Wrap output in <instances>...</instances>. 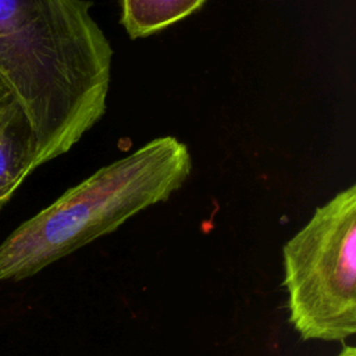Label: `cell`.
<instances>
[{
  "label": "cell",
  "mask_w": 356,
  "mask_h": 356,
  "mask_svg": "<svg viewBox=\"0 0 356 356\" xmlns=\"http://www.w3.org/2000/svg\"><path fill=\"white\" fill-rule=\"evenodd\" d=\"M289 321L302 339L356 332V186L338 192L284 245Z\"/></svg>",
  "instance_id": "3957f363"
},
{
  "label": "cell",
  "mask_w": 356,
  "mask_h": 356,
  "mask_svg": "<svg viewBox=\"0 0 356 356\" xmlns=\"http://www.w3.org/2000/svg\"><path fill=\"white\" fill-rule=\"evenodd\" d=\"M206 0H121V24L132 39L146 38L189 17Z\"/></svg>",
  "instance_id": "5b68a950"
},
{
  "label": "cell",
  "mask_w": 356,
  "mask_h": 356,
  "mask_svg": "<svg viewBox=\"0 0 356 356\" xmlns=\"http://www.w3.org/2000/svg\"><path fill=\"white\" fill-rule=\"evenodd\" d=\"M337 356H356V349L355 346H343Z\"/></svg>",
  "instance_id": "8992f818"
},
{
  "label": "cell",
  "mask_w": 356,
  "mask_h": 356,
  "mask_svg": "<svg viewBox=\"0 0 356 356\" xmlns=\"http://www.w3.org/2000/svg\"><path fill=\"white\" fill-rule=\"evenodd\" d=\"M111 60L88 0H0V82L29 120L39 165L104 115Z\"/></svg>",
  "instance_id": "6da1fadb"
},
{
  "label": "cell",
  "mask_w": 356,
  "mask_h": 356,
  "mask_svg": "<svg viewBox=\"0 0 356 356\" xmlns=\"http://www.w3.org/2000/svg\"><path fill=\"white\" fill-rule=\"evenodd\" d=\"M36 167V139L29 120L0 82V209Z\"/></svg>",
  "instance_id": "277c9868"
},
{
  "label": "cell",
  "mask_w": 356,
  "mask_h": 356,
  "mask_svg": "<svg viewBox=\"0 0 356 356\" xmlns=\"http://www.w3.org/2000/svg\"><path fill=\"white\" fill-rule=\"evenodd\" d=\"M189 149L174 136L150 140L65 191L0 243V281H21L138 213L167 200L188 179Z\"/></svg>",
  "instance_id": "7a4b0ae2"
}]
</instances>
